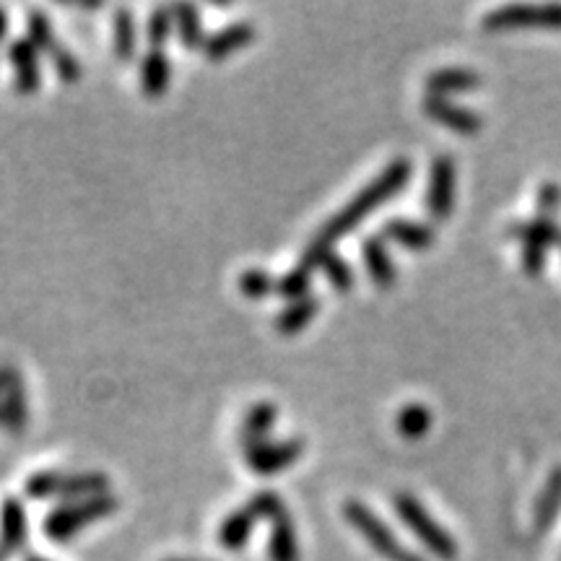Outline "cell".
Returning a JSON list of instances; mask_svg holds the SVG:
<instances>
[{
    "instance_id": "obj_31",
    "label": "cell",
    "mask_w": 561,
    "mask_h": 561,
    "mask_svg": "<svg viewBox=\"0 0 561 561\" xmlns=\"http://www.w3.org/2000/svg\"><path fill=\"white\" fill-rule=\"evenodd\" d=\"M50 60H53L55 73H58L66 83H76V81L81 79L83 68H81L79 58H76V55L70 53L66 45H60V42L50 50Z\"/></svg>"
},
{
    "instance_id": "obj_32",
    "label": "cell",
    "mask_w": 561,
    "mask_h": 561,
    "mask_svg": "<svg viewBox=\"0 0 561 561\" xmlns=\"http://www.w3.org/2000/svg\"><path fill=\"white\" fill-rule=\"evenodd\" d=\"M248 507L255 512L257 520H278L280 515H286L284 500L276 494V491H257L255 496L248 502Z\"/></svg>"
},
{
    "instance_id": "obj_14",
    "label": "cell",
    "mask_w": 561,
    "mask_h": 561,
    "mask_svg": "<svg viewBox=\"0 0 561 561\" xmlns=\"http://www.w3.org/2000/svg\"><path fill=\"white\" fill-rule=\"evenodd\" d=\"M561 512V466L546 476L543 489L538 491V500L533 504V533L543 536L553 528Z\"/></svg>"
},
{
    "instance_id": "obj_6",
    "label": "cell",
    "mask_w": 561,
    "mask_h": 561,
    "mask_svg": "<svg viewBox=\"0 0 561 561\" xmlns=\"http://www.w3.org/2000/svg\"><path fill=\"white\" fill-rule=\"evenodd\" d=\"M483 32L510 30H561V3H510L489 11L481 21Z\"/></svg>"
},
{
    "instance_id": "obj_2",
    "label": "cell",
    "mask_w": 561,
    "mask_h": 561,
    "mask_svg": "<svg viewBox=\"0 0 561 561\" xmlns=\"http://www.w3.org/2000/svg\"><path fill=\"white\" fill-rule=\"evenodd\" d=\"M24 491L30 500H89V496L110 494V479L100 471H42L26 479Z\"/></svg>"
},
{
    "instance_id": "obj_15",
    "label": "cell",
    "mask_w": 561,
    "mask_h": 561,
    "mask_svg": "<svg viewBox=\"0 0 561 561\" xmlns=\"http://www.w3.org/2000/svg\"><path fill=\"white\" fill-rule=\"evenodd\" d=\"M138 79L140 91L146 96H161L167 94L172 81V60L161 47H151L138 62Z\"/></svg>"
},
{
    "instance_id": "obj_34",
    "label": "cell",
    "mask_w": 561,
    "mask_h": 561,
    "mask_svg": "<svg viewBox=\"0 0 561 561\" xmlns=\"http://www.w3.org/2000/svg\"><path fill=\"white\" fill-rule=\"evenodd\" d=\"M546 261H549V250L536 248V244H525L520 263H523V271L528 273V276H533V278L541 276L546 268Z\"/></svg>"
},
{
    "instance_id": "obj_11",
    "label": "cell",
    "mask_w": 561,
    "mask_h": 561,
    "mask_svg": "<svg viewBox=\"0 0 561 561\" xmlns=\"http://www.w3.org/2000/svg\"><path fill=\"white\" fill-rule=\"evenodd\" d=\"M26 538H30V515L21 500L9 496L0 507V551L11 557L24 549Z\"/></svg>"
},
{
    "instance_id": "obj_30",
    "label": "cell",
    "mask_w": 561,
    "mask_h": 561,
    "mask_svg": "<svg viewBox=\"0 0 561 561\" xmlns=\"http://www.w3.org/2000/svg\"><path fill=\"white\" fill-rule=\"evenodd\" d=\"M240 291L248 299L271 297V294H276V278H273L271 273L261 271V268L244 271L242 276H240Z\"/></svg>"
},
{
    "instance_id": "obj_22",
    "label": "cell",
    "mask_w": 561,
    "mask_h": 561,
    "mask_svg": "<svg viewBox=\"0 0 561 561\" xmlns=\"http://www.w3.org/2000/svg\"><path fill=\"white\" fill-rule=\"evenodd\" d=\"M276 421H278V409L273 403H255V405H252V409L244 413L242 426H240L242 445L268 439V434L273 432V426H276Z\"/></svg>"
},
{
    "instance_id": "obj_4",
    "label": "cell",
    "mask_w": 561,
    "mask_h": 561,
    "mask_svg": "<svg viewBox=\"0 0 561 561\" xmlns=\"http://www.w3.org/2000/svg\"><path fill=\"white\" fill-rule=\"evenodd\" d=\"M392 507H396L398 517L405 523V528H409L413 536H416L419 541L434 553V557L442 561H455V557H458V541H455L450 533L442 528L437 520H434L416 496L396 494Z\"/></svg>"
},
{
    "instance_id": "obj_39",
    "label": "cell",
    "mask_w": 561,
    "mask_h": 561,
    "mask_svg": "<svg viewBox=\"0 0 561 561\" xmlns=\"http://www.w3.org/2000/svg\"><path fill=\"white\" fill-rule=\"evenodd\" d=\"M167 561H198V559H167Z\"/></svg>"
},
{
    "instance_id": "obj_37",
    "label": "cell",
    "mask_w": 561,
    "mask_h": 561,
    "mask_svg": "<svg viewBox=\"0 0 561 561\" xmlns=\"http://www.w3.org/2000/svg\"><path fill=\"white\" fill-rule=\"evenodd\" d=\"M5 34H9V11L0 5V39H5Z\"/></svg>"
},
{
    "instance_id": "obj_36",
    "label": "cell",
    "mask_w": 561,
    "mask_h": 561,
    "mask_svg": "<svg viewBox=\"0 0 561 561\" xmlns=\"http://www.w3.org/2000/svg\"><path fill=\"white\" fill-rule=\"evenodd\" d=\"M19 380H21V375L16 367H11V364H0V398H3L5 390H9L11 385Z\"/></svg>"
},
{
    "instance_id": "obj_10",
    "label": "cell",
    "mask_w": 561,
    "mask_h": 561,
    "mask_svg": "<svg viewBox=\"0 0 561 561\" xmlns=\"http://www.w3.org/2000/svg\"><path fill=\"white\" fill-rule=\"evenodd\" d=\"M37 47L30 39H13L9 45V60L13 66V89L19 94H34L42 87V70L37 62Z\"/></svg>"
},
{
    "instance_id": "obj_1",
    "label": "cell",
    "mask_w": 561,
    "mask_h": 561,
    "mask_svg": "<svg viewBox=\"0 0 561 561\" xmlns=\"http://www.w3.org/2000/svg\"><path fill=\"white\" fill-rule=\"evenodd\" d=\"M411 180V161L409 159H396L385 167L382 174L377 180H371L367 187H362L359 195L354 201H348L339 214L333 216L331 221H325L318 234L312 237L310 244H307L305 252L299 257V268L307 273H314L331 255L335 242L343 240V237L351 234L359 224L367 219L369 214H375L382 203L396 198L398 193H403V187L409 185Z\"/></svg>"
},
{
    "instance_id": "obj_26",
    "label": "cell",
    "mask_w": 561,
    "mask_h": 561,
    "mask_svg": "<svg viewBox=\"0 0 561 561\" xmlns=\"http://www.w3.org/2000/svg\"><path fill=\"white\" fill-rule=\"evenodd\" d=\"M115 55L121 60H130L136 55V13L125 5L115 11Z\"/></svg>"
},
{
    "instance_id": "obj_9",
    "label": "cell",
    "mask_w": 561,
    "mask_h": 561,
    "mask_svg": "<svg viewBox=\"0 0 561 561\" xmlns=\"http://www.w3.org/2000/svg\"><path fill=\"white\" fill-rule=\"evenodd\" d=\"M421 107H424V115L430 117V121L439 123L442 128H447L450 133H458V136H476L483 125V117L479 112L460 107V104L445 100V96L426 94Z\"/></svg>"
},
{
    "instance_id": "obj_13",
    "label": "cell",
    "mask_w": 561,
    "mask_h": 561,
    "mask_svg": "<svg viewBox=\"0 0 561 561\" xmlns=\"http://www.w3.org/2000/svg\"><path fill=\"white\" fill-rule=\"evenodd\" d=\"M362 261H364V268H367L369 278L375 280L377 286H382V289H388L398 280V265L392 261L388 244H385L382 237L377 234H369L362 240Z\"/></svg>"
},
{
    "instance_id": "obj_7",
    "label": "cell",
    "mask_w": 561,
    "mask_h": 561,
    "mask_svg": "<svg viewBox=\"0 0 561 561\" xmlns=\"http://www.w3.org/2000/svg\"><path fill=\"white\" fill-rule=\"evenodd\" d=\"M305 453V439L291 437V439H261L244 445V462L255 473L271 476L284 471V468L294 466Z\"/></svg>"
},
{
    "instance_id": "obj_27",
    "label": "cell",
    "mask_w": 561,
    "mask_h": 561,
    "mask_svg": "<svg viewBox=\"0 0 561 561\" xmlns=\"http://www.w3.org/2000/svg\"><path fill=\"white\" fill-rule=\"evenodd\" d=\"M322 273H325V278L331 280V286L335 291H341V294H346L351 286L356 284V273H354V268H351L348 265V261L343 255H339V252H331V255L325 257V261H322Z\"/></svg>"
},
{
    "instance_id": "obj_3",
    "label": "cell",
    "mask_w": 561,
    "mask_h": 561,
    "mask_svg": "<svg viewBox=\"0 0 561 561\" xmlns=\"http://www.w3.org/2000/svg\"><path fill=\"white\" fill-rule=\"evenodd\" d=\"M117 507H121V500L115 494H100L89 496V500L66 502L45 517V533L55 543H66L76 533L110 517L112 512H117Z\"/></svg>"
},
{
    "instance_id": "obj_23",
    "label": "cell",
    "mask_w": 561,
    "mask_h": 561,
    "mask_svg": "<svg viewBox=\"0 0 561 561\" xmlns=\"http://www.w3.org/2000/svg\"><path fill=\"white\" fill-rule=\"evenodd\" d=\"M320 312V299L318 297H301L297 301H289L284 310L278 312L276 328L284 335L299 333L301 328H307L314 320V314Z\"/></svg>"
},
{
    "instance_id": "obj_19",
    "label": "cell",
    "mask_w": 561,
    "mask_h": 561,
    "mask_svg": "<svg viewBox=\"0 0 561 561\" xmlns=\"http://www.w3.org/2000/svg\"><path fill=\"white\" fill-rule=\"evenodd\" d=\"M510 234L523 240L525 244H536V248L549 250L551 244H561V227L553 216H533V219L517 221L510 227Z\"/></svg>"
},
{
    "instance_id": "obj_29",
    "label": "cell",
    "mask_w": 561,
    "mask_h": 561,
    "mask_svg": "<svg viewBox=\"0 0 561 561\" xmlns=\"http://www.w3.org/2000/svg\"><path fill=\"white\" fill-rule=\"evenodd\" d=\"M310 284H312V273L301 271L297 265L294 271H286L284 276L276 278V294L289 301H297L301 297H310Z\"/></svg>"
},
{
    "instance_id": "obj_35",
    "label": "cell",
    "mask_w": 561,
    "mask_h": 561,
    "mask_svg": "<svg viewBox=\"0 0 561 561\" xmlns=\"http://www.w3.org/2000/svg\"><path fill=\"white\" fill-rule=\"evenodd\" d=\"M538 206H541L543 216H551L561 206V187L553 185V182H546L541 191H538Z\"/></svg>"
},
{
    "instance_id": "obj_25",
    "label": "cell",
    "mask_w": 561,
    "mask_h": 561,
    "mask_svg": "<svg viewBox=\"0 0 561 561\" xmlns=\"http://www.w3.org/2000/svg\"><path fill=\"white\" fill-rule=\"evenodd\" d=\"M396 424L405 439H421L432 430V411L424 403H409L398 413Z\"/></svg>"
},
{
    "instance_id": "obj_20",
    "label": "cell",
    "mask_w": 561,
    "mask_h": 561,
    "mask_svg": "<svg viewBox=\"0 0 561 561\" xmlns=\"http://www.w3.org/2000/svg\"><path fill=\"white\" fill-rule=\"evenodd\" d=\"M268 557L271 561H299V536L289 512L271 523Z\"/></svg>"
},
{
    "instance_id": "obj_18",
    "label": "cell",
    "mask_w": 561,
    "mask_h": 561,
    "mask_svg": "<svg viewBox=\"0 0 561 561\" xmlns=\"http://www.w3.org/2000/svg\"><path fill=\"white\" fill-rule=\"evenodd\" d=\"M257 517L248 504L227 515L219 525V546L224 551H242L248 546L252 530H255Z\"/></svg>"
},
{
    "instance_id": "obj_16",
    "label": "cell",
    "mask_w": 561,
    "mask_h": 561,
    "mask_svg": "<svg viewBox=\"0 0 561 561\" xmlns=\"http://www.w3.org/2000/svg\"><path fill=\"white\" fill-rule=\"evenodd\" d=\"M382 240L401 244V248L411 250V252H424L430 250L437 234L430 224L424 221H413V219H390L382 224Z\"/></svg>"
},
{
    "instance_id": "obj_28",
    "label": "cell",
    "mask_w": 561,
    "mask_h": 561,
    "mask_svg": "<svg viewBox=\"0 0 561 561\" xmlns=\"http://www.w3.org/2000/svg\"><path fill=\"white\" fill-rule=\"evenodd\" d=\"M26 39H30L37 50H47V53L58 45L50 16H47L45 11H37V9L30 11V19H26Z\"/></svg>"
},
{
    "instance_id": "obj_40",
    "label": "cell",
    "mask_w": 561,
    "mask_h": 561,
    "mask_svg": "<svg viewBox=\"0 0 561 561\" xmlns=\"http://www.w3.org/2000/svg\"><path fill=\"white\" fill-rule=\"evenodd\" d=\"M5 559H9V557H5V553H3V551H0V561H5Z\"/></svg>"
},
{
    "instance_id": "obj_5",
    "label": "cell",
    "mask_w": 561,
    "mask_h": 561,
    "mask_svg": "<svg viewBox=\"0 0 561 561\" xmlns=\"http://www.w3.org/2000/svg\"><path fill=\"white\" fill-rule=\"evenodd\" d=\"M343 517H346L351 528L362 533L364 541L380 553L385 561H424L419 553L405 549V546L398 541L396 533L380 520V515H375V512H371L364 502L348 500L343 504Z\"/></svg>"
},
{
    "instance_id": "obj_8",
    "label": "cell",
    "mask_w": 561,
    "mask_h": 561,
    "mask_svg": "<svg viewBox=\"0 0 561 561\" xmlns=\"http://www.w3.org/2000/svg\"><path fill=\"white\" fill-rule=\"evenodd\" d=\"M455 182H458V167H455L453 157L442 153V157L432 159L430 167V182H426V214L434 221H445L453 216L455 208Z\"/></svg>"
},
{
    "instance_id": "obj_33",
    "label": "cell",
    "mask_w": 561,
    "mask_h": 561,
    "mask_svg": "<svg viewBox=\"0 0 561 561\" xmlns=\"http://www.w3.org/2000/svg\"><path fill=\"white\" fill-rule=\"evenodd\" d=\"M172 30H174L172 9H167V5H159V9H153L151 16H149L151 47H161V50H164V42L172 34Z\"/></svg>"
},
{
    "instance_id": "obj_21",
    "label": "cell",
    "mask_w": 561,
    "mask_h": 561,
    "mask_svg": "<svg viewBox=\"0 0 561 561\" xmlns=\"http://www.w3.org/2000/svg\"><path fill=\"white\" fill-rule=\"evenodd\" d=\"M26 421H30V403H26L24 380H19L0 398V426L16 434L26 430Z\"/></svg>"
},
{
    "instance_id": "obj_24",
    "label": "cell",
    "mask_w": 561,
    "mask_h": 561,
    "mask_svg": "<svg viewBox=\"0 0 561 561\" xmlns=\"http://www.w3.org/2000/svg\"><path fill=\"white\" fill-rule=\"evenodd\" d=\"M172 16H174V30L180 34V42L182 47H187V50H203V26H201V13L195 5L191 3H178L172 5Z\"/></svg>"
},
{
    "instance_id": "obj_17",
    "label": "cell",
    "mask_w": 561,
    "mask_h": 561,
    "mask_svg": "<svg viewBox=\"0 0 561 561\" xmlns=\"http://www.w3.org/2000/svg\"><path fill=\"white\" fill-rule=\"evenodd\" d=\"M481 87V76L468 68H439L426 76V94L445 96L447 94H468Z\"/></svg>"
},
{
    "instance_id": "obj_38",
    "label": "cell",
    "mask_w": 561,
    "mask_h": 561,
    "mask_svg": "<svg viewBox=\"0 0 561 561\" xmlns=\"http://www.w3.org/2000/svg\"><path fill=\"white\" fill-rule=\"evenodd\" d=\"M24 561H50V559H45V557H37V553H26Z\"/></svg>"
},
{
    "instance_id": "obj_12",
    "label": "cell",
    "mask_w": 561,
    "mask_h": 561,
    "mask_svg": "<svg viewBox=\"0 0 561 561\" xmlns=\"http://www.w3.org/2000/svg\"><path fill=\"white\" fill-rule=\"evenodd\" d=\"M255 24L252 21H234V24L224 26V30L214 32L210 37L203 42V53L210 60H224L229 55L244 50L252 39H255Z\"/></svg>"
}]
</instances>
